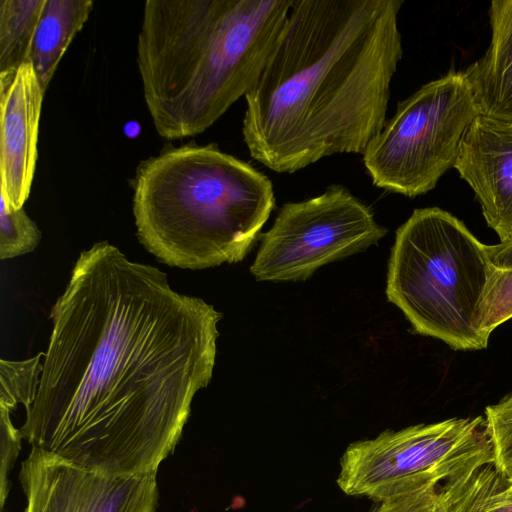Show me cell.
<instances>
[{"label": "cell", "instance_id": "cell-15", "mask_svg": "<svg viewBox=\"0 0 512 512\" xmlns=\"http://www.w3.org/2000/svg\"><path fill=\"white\" fill-rule=\"evenodd\" d=\"M46 0H0V74L29 62Z\"/></svg>", "mask_w": 512, "mask_h": 512}, {"label": "cell", "instance_id": "cell-21", "mask_svg": "<svg viewBox=\"0 0 512 512\" xmlns=\"http://www.w3.org/2000/svg\"><path fill=\"white\" fill-rule=\"evenodd\" d=\"M440 485L432 483L417 491L384 500L372 512H449Z\"/></svg>", "mask_w": 512, "mask_h": 512}, {"label": "cell", "instance_id": "cell-4", "mask_svg": "<svg viewBox=\"0 0 512 512\" xmlns=\"http://www.w3.org/2000/svg\"><path fill=\"white\" fill-rule=\"evenodd\" d=\"M136 234L158 261L199 270L243 260L275 206L271 180L216 145H185L141 162Z\"/></svg>", "mask_w": 512, "mask_h": 512}, {"label": "cell", "instance_id": "cell-18", "mask_svg": "<svg viewBox=\"0 0 512 512\" xmlns=\"http://www.w3.org/2000/svg\"><path fill=\"white\" fill-rule=\"evenodd\" d=\"M487 430L493 446L494 466L512 479V393L485 409Z\"/></svg>", "mask_w": 512, "mask_h": 512}, {"label": "cell", "instance_id": "cell-5", "mask_svg": "<svg viewBox=\"0 0 512 512\" xmlns=\"http://www.w3.org/2000/svg\"><path fill=\"white\" fill-rule=\"evenodd\" d=\"M494 269L487 245L462 221L420 208L396 231L386 295L418 334L455 350L485 349L483 307Z\"/></svg>", "mask_w": 512, "mask_h": 512}, {"label": "cell", "instance_id": "cell-8", "mask_svg": "<svg viewBox=\"0 0 512 512\" xmlns=\"http://www.w3.org/2000/svg\"><path fill=\"white\" fill-rule=\"evenodd\" d=\"M387 230L341 185L284 204L261 237L251 274L259 281H299L320 267L378 243Z\"/></svg>", "mask_w": 512, "mask_h": 512}, {"label": "cell", "instance_id": "cell-11", "mask_svg": "<svg viewBox=\"0 0 512 512\" xmlns=\"http://www.w3.org/2000/svg\"><path fill=\"white\" fill-rule=\"evenodd\" d=\"M454 168L473 190L487 225L501 242L512 240V123L477 116Z\"/></svg>", "mask_w": 512, "mask_h": 512}, {"label": "cell", "instance_id": "cell-19", "mask_svg": "<svg viewBox=\"0 0 512 512\" xmlns=\"http://www.w3.org/2000/svg\"><path fill=\"white\" fill-rule=\"evenodd\" d=\"M512 318V267L495 266L486 293L481 331L489 340L499 325Z\"/></svg>", "mask_w": 512, "mask_h": 512}, {"label": "cell", "instance_id": "cell-12", "mask_svg": "<svg viewBox=\"0 0 512 512\" xmlns=\"http://www.w3.org/2000/svg\"><path fill=\"white\" fill-rule=\"evenodd\" d=\"M491 40L464 71L481 115L512 123V0L489 6Z\"/></svg>", "mask_w": 512, "mask_h": 512}, {"label": "cell", "instance_id": "cell-9", "mask_svg": "<svg viewBox=\"0 0 512 512\" xmlns=\"http://www.w3.org/2000/svg\"><path fill=\"white\" fill-rule=\"evenodd\" d=\"M24 512H156V474L108 477L37 448L21 463Z\"/></svg>", "mask_w": 512, "mask_h": 512}, {"label": "cell", "instance_id": "cell-7", "mask_svg": "<svg viewBox=\"0 0 512 512\" xmlns=\"http://www.w3.org/2000/svg\"><path fill=\"white\" fill-rule=\"evenodd\" d=\"M494 464L485 417L418 424L351 443L340 459L338 487L376 502Z\"/></svg>", "mask_w": 512, "mask_h": 512}, {"label": "cell", "instance_id": "cell-17", "mask_svg": "<svg viewBox=\"0 0 512 512\" xmlns=\"http://www.w3.org/2000/svg\"><path fill=\"white\" fill-rule=\"evenodd\" d=\"M41 231L24 208L9 210L0 201V259H12L32 252Z\"/></svg>", "mask_w": 512, "mask_h": 512}, {"label": "cell", "instance_id": "cell-10", "mask_svg": "<svg viewBox=\"0 0 512 512\" xmlns=\"http://www.w3.org/2000/svg\"><path fill=\"white\" fill-rule=\"evenodd\" d=\"M43 96L31 63L0 74V201L9 210L23 208L31 191Z\"/></svg>", "mask_w": 512, "mask_h": 512}, {"label": "cell", "instance_id": "cell-20", "mask_svg": "<svg viewBox=\"0 0 512 512\" xmlns=\"http://www.w3.org/2000/svg\"><path fill=\"white\" fill-rule=\"evenodd\" d=\"M0 507L4 506L10 492L9 475L21 450L23 439L20 429L11 419V411L0 405Z\"/></svg>", "mask_w": 512, "mask_h": 512}, {"label": "cell", "instance_id": "cell-3", "mask_svg": "<svg viewBox=\"0 0 512 512\" xmlns=\"http://www.w3.org/2000/svg\"><path fill=\"white\" fill-rule=\"evenodd\" d=\"M293 0H147L137 40L144 100L169 140L211 127L262 73Z\"/></svg>", "mask_w": 512, "mask_h": 512}, {"label": "cell", "instance_id": "cell-23", "mask_svg": "<svg viewBox=\"0 0 512 512\" xmlns=\"http://www.w3.org/2000/svg\"><path fill=\"white\" fill-rule=\"evenodd\" d=\"M507 479V478H506ZM507 481L509 482V484L512 485V479H507Z\"/></svg>", "mask_w": 512, "mask_h": 512}, {"label": "cell", "instance_id": "cell-16", "mask_svg": "<svg viewBox=\"0 0 512 512\" xmlns=\"http://www.w3.org/2000/svg\"><path fill=\"white\" fill-rule=\"evenodd\" d=\"M44 353L33 358L0 361V405L11 413L18 405L26 409L35 399L42 369Z\"/></svg>", "mask_w": 512, "mask_h": 512}, {"label": "cell", "instance_id": "cell-2", "mask_svg": "<svg viewBox=\"0 0 512 512\" xmlns=\"http://www.w3.org/2000/svg\"><path fill=\"white\" fill-rule=\"evenodd\" d=\"M401 0H293L245 96L250 156L293 173L338 153L363 154L386 123L403 55Z\"/></svg>", "mask_w": 512, "mask_h": 512}, {"label": "cell", "instance_id": "cell-22", "mask_svg": "<svg viewBox=\"0 0 512 512\" xmlns=\"http://www.w3.org/2000/svg\"><path fill=\"white\" fill-rule=\"evenodd\" d=\"M491 262L497 267H512V240L487 245Z\"/></svg>", "mask_w": 512, "mask_h": 512}, {"label": "cell", "instance_id": "cell-14", "mask_svg": "<svg viewBox=\"0 0 512 512\" xmlns=\"http://www.w3.org/2000/svg\"><path fill=\"white\" fill-rule=\"evenodd\" d=\"M440 489L449 512H512V485L494 464L444 481Z\"/></svg>", "mask_w": 512, "mask_h": 512}, {"label": "cell", "instance_id": "cell-1", "mask_svg": "<svg viewBox=\"0 0 512 512\" xmlns=\"http://www.w3.org/2000/svg\"><path fill=\"white\" fill-rule=\"evenodd\" d=\"M51 318L23 439L104 476L156 474L212 379L222 314L101 241L80 253Z\"/></svg>", "mask_w": 512, "mask_h": 512}, {"label": "cell", "instance_id": "cell-6", "mask_svg": "<svg viewBox=\"0 0 512 512\" xmlns=\"http://www.w3.org/2000/svg\"><path fill=\"white\" fill-rule=\"evenodd\" d=\"M480 115L464 71L451 70L400 101L363 153L373 184L415 197L454 168L464 136Z\"/></svg>", "mask_w": 512, "mask_h": 512}, {"label": "cell", "instance_id": "cell-13", "mask_svg": "<svg viewBox=\"0 0 512 512\" xmlns=\"http://www.w3.org/2000/svg\"><path fill=\"white\" fill-rule=\"evenodd\" d=\"M91 0H46L35 31L29 63L45 92L57 66L93 9Z\"/></svg>", "mask_w": 512, "mask_h": 512}]
</instances>
